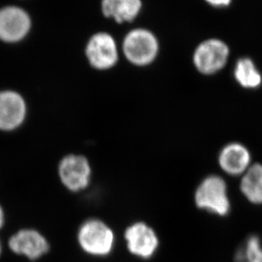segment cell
<instances>
[{"mask_svg": "<svg viewBox=\"0 0 262 262\" xmlns=\"http://www.w3.org/2000/svg\"><path fill=\"white\" fill-rule=\"evenodd\" d=\"M194 200L199 209L218 216H227L231 211L227 182L217 174H210L199 183Z\"/></svg>", "mask_w": 262, "mask_h": 262, "instance_id": "6da1fadb", "label": "cell"}, {"mask_svg": "<svg viewBox=\"0 0 262 262\" xmlns=\"http://www.w3.org/2000/svg\"><path fill=\"white\" fill-rule=\"evenodd\" d=\"M78 244L89 255L104 257L114 250L115 237L111 227L99 219L87 220L78 231Z\"/></svg>", "mask_w": 262, "mask_h": 262, "instance_id": "7a4b0ae2", "label": "cell"}, {"mask_svg": "<svg viewBox=\"0 0 262 262\" xmlns=\"http://www.w3.org/2000/svg\"><path fill=\"white\" fill-rule=\"evenodd\" d=\"M159 42L154 33L144 28L130 31L124 39L123 51L130 63L151 64L159 53Z\"/></svg>", "mask_w": 262, "mask_h": 262, "instance_id": "3957f363", "label": "cell"}, {"mask_svg": "<svg viewBox=\"0 0 262 262\" xmlns=\"http://www.w3.org/2000/svg\"><path fill=\"white\" fill-rule=\"evenodd\" d=\"M229 55V47L224 41L209 38L196 47L193 54V63L199 73L212 75L225 68Z\"/></svg>", "mask_w": 262, "mask_h": 262, "instance_id": "277c9868", "label": "cell"}, {"mask_svg": "<svg viewBox=\"0 0 262 262\" xmlns=\"http://www.w3.org/2000/svg\"><path fill=\"white\" fill-rule=\"evenodd\" d=\"M91 174V164L82 155L69 154L59 163V178L64 187L71 192H81L88 187Z\"/></svg>", "mask_w": 262, "mask_h": 262, "instance_id": "5b68a950", "label": "cell"}, {"mask_svg": "<svg viewBox=\"0 0 262 262\" xmlns=\"http://www.w3.org/2000/svg\"><path fill=\"white\" fill-rule=\"evenodd\" d=\"M31 27L30 15L23 8L6 6L0 9V40L20 42L28 36Z\"/></svg>", "mask_w": 262, "mask_h": 262, "instance_id": "8992f818", "label": "cell"}, {"mask_svg": "<svg viewBox=\"0 0 262 262\" xmlns=\"http://www.w3.org/2000/svg\"><path fill=\"white\" fill-rule=\"evenodd\" d=\"M127 248L132 255L148 260L159 249V240L152 227L145 222L133 223L124 232Z\"/></svg>", "mask_w": 262, "mask_h": 262, "instance_id": "52a82bcc", "label": "cell"}, {"mask_svg": "<svg viewBox=\"0 0 262 262\" xmlns=\"http://www.w3.org/2000/svg\"><path fill=\"white\" fill-rule=\"evenodd\" d=\"M89 62L97 70H107L118 61L119 54L113 36L106 33H96L86 46Z\"/></svg>", "mask_w": 262, "mask_h": 262, "instance_id": "ba28073f", "label": "cell"}, {"mask_svg": "<svg viewBox=\"0 0 262 262\" xmlns=\"http://www.w3.org/2000/svg\"><path fill=\"white\" fill-rule=\"evenodd\" d=\"M28 114L25 99L15 91H0V131L10 132L20 128Z\"/></svg>", "mask_w": 262, "mask_h": 262, "instance_id": "9c48e42d", "label": "cell"}, {"mask_svg": "<svg viewBox=\"0 0 262 262\" xmlns=\"http://www.w3.org/2000/svg\"><path fill=\"white\" fill-rule=\"evenodd\" d=\"M9 247L16 255L29 260H38L50 250L48 240L37 230L25 228L15 232L9 239Z\"/></svg>", "mask_w": 262, "mask_h": 262, "instance_id": "30bf717a", "label": "cell"}, {"mask_svg": "<svg viewBox=\"0 0 262 262\" xmlns=\"http://www.w3.org/2000/svg\"><path fill=\"white\" fill-rule=\"evenodd\" d=\"M252 156L247 146L231 142L222 147L218 156L221 169L231 177H242L251 166Z\"/></svg>", "mask_w": 262, "mask_h": 262, "instance_id": "8fae6325", "label": "cell"}, {"mask_svg": "<svg viewBox=\"0 0 262 262\" xmlns=\"http://www.w3.org/2000/svg\"><path fill=\"white\" fill-rule=\"evenodd\" d=\"M141 0H102L101 10L106 17L117 23H129L135 20L141 11Z\"/></svg>", "mask_w": 262, "mask_h": 262, "instance_id": "7c38bea8", "label": "cell"}, {"mask_svg": "<svg viewBox=\"0 0 262 262\" xmlns=\"http://www.w3.org/2000/svg\"><path fill=\"white\" fill-rule=\"evenodd\" d=\"M240 191L251 204L262 205V164H251L242 176Z\"/></svg>", "mask_w": 262, "mask_h": 262, "instance_id": "4fadbf2b", "label": "cell"}, {"mask_svg": "<svg viewBox=\"0 0 262 262\" xmlns=\"http://www.w3.org/2000/svg\"><path fill=\"white\" fill-rule=\"evenodd\" d=\"M233 75L237 83L246 90H256L262 84L261 73L250 57H242L237 60Z\"/></svg>", "mask_w": 262, "mask_h": 262, "instance_id": "5bb4252c", "label": "cell"}, {"mask_svg": "<svg viewBox=\"0 0 262 262\" xmlns=\"http://www.w3.org/2000/svg\"><path fill=\"white\" fill-rule=\"evenodd\" d=\"M235 262H262V243L260 237L252 235L235 254Z\"/></svg>", "mask_w": 262, "mask_h": 262, "instance_id": "9a60e30c", "label": "cell"}, {"mask_svg": "<svg viewBox=\"0 0 262 262\" xmlns=\"http://www.w3.org/2000/svg\"><path fill=\"white\" fill-rule=\"evenodd\" d=\"M205 1L213 7L225 8L231 5L232 0H205Z\"/></svg>", "mask_w": 262, "mask_h": 262, "instance_id": "2e32d148", "label": "cell"}, {"mask_svg": "<svg viewBox=\"0 0 262 262\" xmlns=\"http://www.w3.org/2000/svg\"><path fill=\"white\" fill-rule=\"evenodd\" d=\"M5 211H4V209H3V207L1 206V204H0V229L3 228L4 227V224H5Z\"/></svg>", "mask_w": 262, "mask_h": 262, "instance_id": "e0dca14e", "label": "cell"}, {"mask_svg": "<svg viewBox=\"0 0 262 262\" xmlns=\"http://www.w3.org/2000/svg\"><path fill=\"white\" fill-rule=\"evenodd\" d=\"M1 250H2V249H1V244H0V255H1Z\"/></svg>", "mask_w": 262, "mask_h": 262, "instance_id": "ac0fdd59", "label": "cell"}]
</instances>
